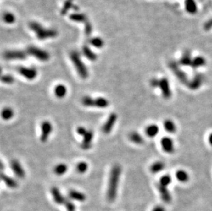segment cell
Masks as SVG:
<instances>
[{"instance_id": "obj_22", "label": "cell", "mask_w": 212, "mask_h": 211, "mask_svg": "<svg viewBox=\"0 0 212 211\" xmlns=\"http://www.w3.org/2000/svg\"><path fill=\"white\" fill-rule=\"evenodd\" d=\"M145 132L146 134L148 137L153 138L158 134L159 132V128L156 124H151V125H149L146 127Z\"/></svg>"}, {"instance_id": "obj_30", "label": "cell", "mask_w": 212, "mask_h": 211, "mask_svg": "<svg viewBox=\"0 0 212 211\" xmlns=\"http://www.w3.org/2000/svg\"><path fill=\"white\" fill-rule=\"evenodd\" d=\"M68 167L65 163H59L54 168V173L56 176H63L67 171Z\"/></svg>"}, {"instance_id": "obj_45", "label": "cell", "mask_w": 212, "mask_h": 211, "mask_svg": "<svg viewBox=\"0 0 212 211\" xmlns=\"http://www.w3.org/2000/svg\"><path fill=\"white\" fill-rule=\"evenodd\" d=\"M208 141H209V144L212 146V133L210 134V135L209 136V137H208Z\"/></svg>"}, {"instance_id": "obj_36", "label": "cell", "mask_w": 212, "mask_h": 211, "mask_svg": "<svg viewBox=\"0 0 212 211\" xmlns=\"http://www.w3.org/2000/svg\"><path fill=\"white\" fill-rule=\"evenodd\" d=\"M3 20L8 24H12L15 21V17L12 13H5L3 14Z\"/></svg>"}, {"instance_id": "obj_28", "label": "cell", "mask_w": 212, "mask_h": 211, "mask_svg": "<svg viewBox=\"0 0 212 211\" xmlns=\"http://www.w3.org/2000/svg\"><path fill=\"white\" fill-rule=\"evenodd\" d=\"M129 139L132 142L137 145H142L144 142L142 136L138 133L137 132H132L129 134Z\"/></svg>"}, {"instance_id": "obj_8", "label": "cell", "mask_w": 212, "mask_h": 211, "mask_svg": "<svg viewBox=\"0 0 212 211\" xmlns=\"http://www.w3.org/2000/svg\"><path fill=\"white\" fill-rule=\"evenodd\" d=\"M27 52L22 50H10L4 53L3 56L6 60H25L27 58Z\"/></svg>"}, {"instance_id": "obj_7", "label": "cell", "mask_w": 212, "mask_h": 211, "mask_svg": "<svg viewBox=\"0 0 212 211\" xmlns=\"http://www.w3.org/2000/svg\"><path fill=\"white\" fill-rule=\"evenodd\" d=\"M41 134L40 137V140L41 142L45 143L48 140V138L51 134L53 127L52 123L48 121H44L42 122L41 126Z\"/></svg>"}, {"instance_id": "obj_44", "label": "cell", "mask_w": 212, "mask_h": 211, "mask_svg": "<svg viewBox=\"0 0 212 211\" xmlns=\"http://www.w3.org/2000/svg\"><path fill=\"white\" fill-rule=\"evenodd\" d=\"M152 211H165V209L164 207L162 206H157L154 207Z\"/></svg>"}, {"instance_id": "obj_40", "label": "cell", "mask_w": 212, "mask_h": 211, "mask_svg": "<svg viewBox=\"0 0 212 211\" xmlns=\"http://www.w3.org/2000/svg\"><path fill=\"white\" fill-rule=\"evenodd\" d=\"M2 82L5 84H11L14 82V78L11 75H3L2 77Z\"/></svg>"}, {"instance_id": "obj_14", "label": "cell", "mask_w": 212, "mask_h": 211, "mask_svg": "<svg viewBox=\"0 0 212 211\" xmlns=\"http://www.w3.org/2000/svg\"><path fill=\"white\" fill-rule=\"evenodd\" d=\"M93 138V133L92 130H89L87 133L83 137V140L81 144V149L84 150H88L92 148V143Z\"/></svg>"}, {"instance_id": "obj_1", "label": "cell", "mask_w": 212, "mask_h": 211, "mask_svg": "<svg viewBox=\"0 0 212 211\" xmlns=\"http://www.w3.org/2000/svg\"><path fill=\"white\" fill-rule=\"evenodd\" d=\"M122 173V167L120 165H115L110 171L107 197L109 202H113L117 197L120 177Z\"/></svg>"}, {"instance_id": "obj_34", "label": "cell", "mask_w": 212, "mask_h": 211, "mask_svg": "<svg viewBox=\"0 0 212 211\" xmlns=\"http://www.w3.org/2000/svg\"><path fill=\"white\" fill-rule=\"evenodd\" d=\"M73 1L74 0H66L65 3H64L61 10H60V14L62 15H65L71 8H72L74 6Z\"/></svg>"}, {"instance_id": "obj_16", "label": "cell", "mask_w": 212, "mask_h": 211, "mask_svg": "<svg viewBox=\"0 0 212 211\" xmlns=\"http://www.w3.org/2000/svg\"><path fill=\"white\" fill-rule=\"evenodd\" d=\"M157 188L159 190V192L160 193L161 198L163 201L165 203H170L172 201V195L169 190L168 189V187H164L162 185H160L159 184H158Z\"/></svg>"}, {"instance_id": "obj_3", "label": "cell", "mask_w": 212, "mask_h": 211, "mask_svg": "<svg viewBox=\"0 0 212 211\" xmlns=\"http://www.w3.org/2000/svg\"><path fill=\"white\" fill-rule=\"evenodd\" d=\"M70 58L76 69L78 74L81 78L86 79L89 76V71L86 65L82 61L81 56L76 51H73L70 54Z\"/></svg>"}, {"instance_id": "obj_20", "label": "cell", "mask_w": 212, "mask_h": 211, "mask_svg": "<svg viewBox=\"0 0 212 211\" xmlns=\"http://www.w3.org/2000/svg\"><path fill=\"white\" fill-rule=\"evenodd\" d=\"M193 58L190 51H185L179 60V64L183 66H191Z\"/></svg>"}, {"instance_id": "obj_24", "label": "cell", "mask_w": 212, "mask_h": 211, "mask_svg": "<svg viewBox=\"0 0 212 211\" xmlns=\"http://www.w3.org/2000/svg\"><path fill=\"white\" fill-rule=\"evenodd\" d=\"M67 87L63 84H58L57 86H56V87L54 88V94L56 97L59 98V99H62V98L65 97V95H67Z\"/></svg>"}, {"instance_id": "obj_5", "label": "cell", "mask_w": 212, "mask_h": 211, "mask_svg": "<svg viewBox=\"0 0 212 211\" xmlns=\"http://www.w3.org/2000/svg\"><path fill=\"white\" fill-rule=\"evenodd\" d=\"M169 67L170 69L172 70L173 73L176 75L178 80H179L181 83H183V84L186 85L188 84L189 80L187 75L185 73V71L180 69V67L177 62L174 61L170 62L169 63Z\"/></svg>"}, {"instance_id": "obj_18", "label": "cell", "mask_w": 212, "mask_h": 211, "mask_svg": "<svg viewBox=\"0 0 212 211\" xmlns=\"http://www.w3.org/2000/svg\"><path fill=\"white\" fill-rule=\"evenodd\" d=\"M1 178L8 187L10 188H15L18 187V184L16 180L14 178H11L10 176L3 173V172H2L1 173Z\"/></svg>"}, {"instance_id": "obj_17", "label": "cell", "mask_w": 212, "mask_h": 211, "mask_svg": "<svg viewBox=\"0 0 212 211\" xmlns=\"http://www.w3.org/2000/svg\"><path fill=\"white\" fill-rule=\"evenodd\" d=\"M185 8L190 14H195L198 12V6L195 0H185Z\"/></svg>"}, {"instance_id": "obj_13", "label": "cell", "mask_w": 212, "mask_h": 211, "mask_svg": "<svg viewBox=\"0 0 212 211\" xmlns=\"http://www.w3.org/2000/svg\"><path fill=\"white\" fill-rule=\"evenodd\" d=\"M10 168L12 169L13 171L19 178H24L25 173L24 168L17 160H12L10 162Z\"/></svg>"}, {"instance_id": "obj_42", "label": "cell", "mask_w": 212, "mask_h": 211, "mask_svg": "<svg viewBox=\"0 0 212 211\" xmlns=\"http://www.w3.org/2000/svg\"><path fill=\"white\" fill-rule=\"evenodd\" d=\"M87 131L88 130H86L85 127H82V126H79L77 127V129H76L77 133L80 136H82V137H84V136L86 134V133H87Z\"/></svg>"}, {"instance_id": "obj_10", "label": "cell", "mask_w": 212, "mask_h": 211, "mask_svg": "<svg viewBox=\"0 0 212 211\" xmlns=\"http://www.w3.org/2000/svg\"><path fill=\"white\" fill-rule=\"evenodd\" d=\"M117 115L115 112H112L109 115L108 119L106 121V122L102 128L103 133L107 134L111 132L113 126H115V124L117 122Z\"/></svg>"}, {"instance_id": "obj_19", "label": "cell", "mask_w": 212, "mask_h": 211, "mask_svg": "<svg viewBox=\"0 0 212 211\" xmlns=\"http://www.w3.org/2000/svg\"><path fill=\"white\" fill-rule=\"evenodd\" d=\"M68 196L71 199L78 202H82L86 200V195L83 193L75 190H70L68 193Z\"/></svg>"}, {"instance_id": "obj_12", "label": "cell", "mask_w": 212, "mask_h": 211, "mask_svg": "<svg viewBox=\"0 0 212 211\" xmlns=\"http://www.w3.org/2000/svg\"><path fill=\"white\" fill-rule=\"evenodd\" d=\"M204 82V76L202 74L195 75L192 80L189 81L187 86L192 90H196L201 87Z\"/></svg>"}, {"instance_id": "obj_9", "label": "cell", "mask_w": 212, "mask_h": 211, "mask_svg": "<svg viewBox=\"0 0 212 211\" xmlns=\"http://www.w3.org/2000/svg\"><path fill=\"white\" fill-rule=\"evenodd\" d=\"M159 88L160 89L162 95L165 99L168 100L172 97V90L170 88V82L167 78H164L161 79Z\"/></svg>"}, {"instance_id": "obj_37", "label": "cell", "mask_w": 212, "mask_h": 211, "mask_svg": "<svg viewBox=\"0 0 212 211\" xmlns=\"http://www.w3.org/2000/svg\"><path fill=\"white\" fill-rule=\"evenodd\" d=\"M88 164L85 163V162H80L76 165V171L79 173H85L88 169Z\"/></svg>"}, {"instance_id": "obj_43", "label": "cell", "mask_w": 212, "mask_h": 211, "mask_svg": "<svg viewBox=\"0 0 212 211\" xmlns=\"http://www.w3.org/2000/svg\"><path fill=\"white\" fill-rule=\"evenodd\" d=\"M160 80H159L157 78H153L150 80V86L153 88H159V86Z\"/></svg>"}, {"instance_id": "obj_15", "label": "cell", "mask_w": 212, "mask_h": 211, "mask_svg": "<svg viewBox=\"0 0 212 211\" xmlns=\"http://www.w3.org/2000/svg\"><path fill=\"white\" fill-rule=\"evenodd\" d=\"M51 193L53 197V199H54V201L57 203V204L65 205L67 199H65V198L63 197L57 187H53L51 188Z\"/></svg>"}, {"instance_id": "obj_26", "label": "cell", "mask_w": 212, "mask_h": 211, "mask_svg": "<svg viewBox=\"0 0 212 211\" xmlns=\"http://www.w3.org/2000/svg\"><path fill=\"white\" fill-rule=\"evenodd\" d=\"M164 129L169 133L173 134L176 131V126L171 119H165L164 122Z\"/></svg>"}, {"instance_id": "obj_33", "label": "cell", "mask_w": 212, "mask_h": 211, "mask_svg": "<svg viewBox=\"0 0 212 211\" xmlns=\"http://www.w3.org/2000/svg\"><path fill=\"white\" fill-rule=\"evenodd\" d=\"M89 43L92 45V46L95 47L96 48H101L103 47L104 41L100 37H94L92 39H89Z\"/></svg>"}, {"instance_id": "obj_35", "label": "cell", "mask_w": 212, "mask_h": 211, "mask_svg": "<svg viewBox=\"0 0 212 211\" xmlns=\"http://www.w3.org/2000/svg\"><path fill=\"white\" fill-rule=\"evenodd\" d=\"M171 182H172V177L168 174L161 176V178H160L159 180L160 185L166 187H168L170 184H171Z\"/></svg>"}, {"instance_id": "obj_38", "label": "cell", "mask_w": 212, "mask_h": 211, "mask_svg": "<svg viewBox=\"0 0 212 211\" xmlns=\"http://www.w3.org/2000/svg\"><path fill=\"white\" fill-rule=\"evenodd\" d=\"M94 98L90 96H85L82 99V104L86 107H93Z\"/></svg>"}, {"instance_id": "obj_25", "label": "cell", "mask_w": 212, "mask_h": 211, "mask_svg": "<svg viewBox=\"0 0 212 211\" xmlns=\"http://www.w3.org/2000/svg\"><path fill=\"white\" fill-rule=\"evenodd\" d=\"M109 105V101L104 97H97L94 98L93 100V107H97L100 108H107Z\"/></svg>"}, {"instance_id": "obj_32", "label": "cell", "mask_w": 212, "mask_h": 211, "mask_svg": "<svg viewBox=\"0 0 212 211\" xmlns=\"http://www.w3.org/2000/svg\"><path fill=\"white\" fill-rule=\"evenodd\" d=\"M14 111L11 108L6 107L4 108L2 111V117L3 119L6 121L10 120L13 117Z\"/></svg>"}, {"instance_id": "obj_2", "label": "cell", "mask_w": 212, "mask_h": 211, "mask_svg": "<svg viewBox=\"0 0 212 211\" xmlns=\"http://www.w3.org/2000/svg\"><path fill=\"white\" fill-rule=\"evenodd\" d=\"M30 30L35 32L37 39L39 40H45L47 39H52L57 36V32L53 29H47L43 28L40 24L35 21H32L29 24Z\"/></svg>"}, {"instance_id": "obj_27", "label": "cell", "mask_w": 212, "mask_h": 211, "mask_svg": "<svg viewBox=\"0 0 212 211\" xmlns=\"http://www.w3.org/2000/svg\"><path fill=\"white\" fill-rule=\"evenodd\" d=\"M176 178L181 182H187L190 180V176L188 173L183 170V169H179L176 172Z\"/></svg>"}, {"instance_id": "obj_41", "label": "cell", "mask_w": 212, "mask_h": 211, "mask_svg": "<svg viewBox=\"0 0 212 211\" xmlns=\"http://www.w3.org/2000/svg\"><path fill=\"white\" fill-rule=\"evenodd\" d=\"M65 206L68 211H75V206L72 202H71L70 200H67L65 203Z\"/></svg>"}, {"instance_id": "obj_23", "label": "cell", "mask_w": 212, "mask_h": 211, "mask_svg": "<svg viewBox=\"0 0 212 211\" xmlns=\"http://www.w3.org/2000/svg\"><path fill=\"white\" fill-rule=\"evenodd\" d=\"M82 53L85 57L92 61H94L97 59V55L94 53L87 45H85L82 48Z\"/></svg>"}, {"instance_id": "obj_4", "label": "cell", "mask_w": 212, "mask_h": 211, "mask_svg": "<svg viewBox=\"0 0 212 211\" xmlns=\"http://www.w3.org/2000/svg\"><path fill=\"white\" fill-rule=\"evenodd\" d=\"M25 51L27 52L28 54L33 56V57L41 60V61H47L50 57V54L46 51L41 50V49L35 46H29L26 49Z\"/></svg>"}, {"instance_id": "obj_21", "label": "cell", "mask_w": 212, "mask_h": 211, "mask_svg": "<svg viewBox=\"0 0 212 211\" xmlns=\"http://www.w3.org/2000/svg\"><path fill=\"white\" fill-rule=\"evenodd\" d=\"M206 65V60L203 56H196L192 60L191 67L192 69H196Z\"/></svg>"}, {"instance_id": "obj_31", "label": "cell", "mask_w": 212, "mask_h": 211, "mask_svg": "<svg viewBox=\"0 0 212 211\" xmlns=\"http://www.w3.org/2000/svg\"><path fill=\"white\" fill-rule=\"evenodd\" d=\"M165 168V164L162 161H157L150 166V170L153 173H158Z\"/></svg>"}, {"instance_id": "obj_11", "label": "cell", "mask_w": 212, "mask_h": 211, "mask_svg": "<svg viewBox=\"0 0 212 211\" xmlns=\"http://www.w3.org/2000/svg\"><path fill=\"white\" fill-rule=\"evenodd\" d=\"M161 145L163 150L167 154H172L175 152V148L174 141L171 138L168 137H165L161 138Z\"/></svg>"}, {"instance_id": "obj_39", "label": "cell", "mask_w": 212, "mask_h": 211, "mask_svg": "<svg viewBox=\"0 0 212 211\" xmlns=\"http://www.w3.org/2000/svg\"><path fill=\"white\" fill-rule=\"evenodd\" d=\"M92 32V25L91 24V23L87 21L85 23V36L87 38H89Z\"/></svg>"}, {"instance_id": "obj_29", "label": "cell", "mask_w": 212, "mask_h": 211, "mask_svg": "<svg viewBox=\"0 0 212 211\" xmlns=\"http://www.w3.org/2000/svg\"><path fill=\"white\" fill-rule=\"evenodd\" d=\"M70 20L75 21V22H78V23H85L86 21H87L88 19L86 18V15L85 14L82 13H73L71 14L70 15Z\"/></svg>"}, {"instance_id": "obj_6", "label": "cell", "mask_w": 212, "mask_h": 211, "mask_svg": "<svg viewBox=\"0 0 212 211\" xmlns=\"http://www.w3.org/2000/svg\"><path fill=\"white\" fill-rule=\"evenodd\" d=\"M17 71L23 77L28 80H33L37 76V71L35 68L20 66L17 67Z\"/></svg>"}]
</instances>
